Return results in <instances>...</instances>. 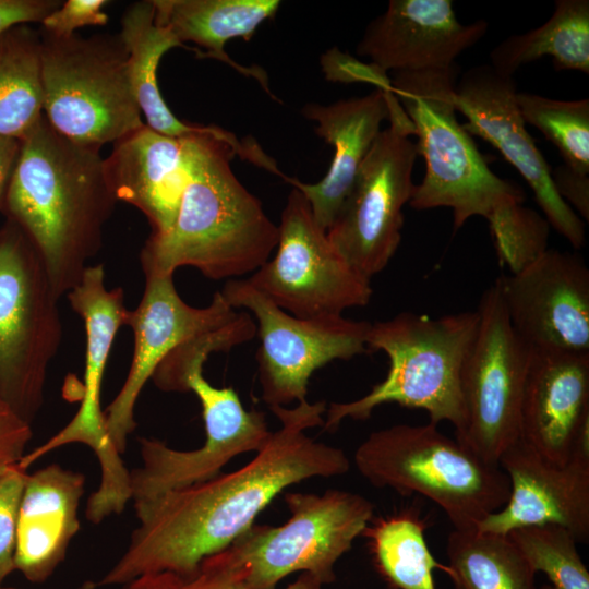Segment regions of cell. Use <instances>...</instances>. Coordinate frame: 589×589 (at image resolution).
Here are the masks:
<instances>
[{
    "label": "cell",
    "instance_id": "6da1fadb",
    "mask_svg": "<svg viewBox=\"0 0 589 589\" xmlns=\"http://www.w3.org/2000/svg\"><path fill=\"white\" fill-rule=\"evenodd\" d=\"M326 402L274 407L281 426L242 468L169 491L135 508L139 526L119 560L88 589L122 586L152 573L190 575L207 556L230 545L287 486L349 471L342 449L306 435L323 425Z\"/></svg>",
    "mask_w": 589,
    "mask_h": 589
},
{
    "label": "cell",
    "instance_id": "7a4b0ae2",
    "mask_svg": "<svg viewBox=\"0 0 589 589\" xmlns=\"http://www.w3.org/2000/svg\"><path fill=\"white\" fill-rule=\"evenodd\" d=\"M238 156L265 170L272 157L252 137L221 129L188 137V181L172 227L146 240L145 277L192 266L205 277L235 279L259 269L278 242V226L231 170Z\"/></svg>",
    "mask_w": 589,
    "mask_h": 589
},
{
    "label": "cell",
    "instance_id": "3957f363",
    "mask_svg": "<svg viewBox=\"0 0 589 589\" xmlns=\"http://www.w3.org/2000/svg\"><path fill=\"white\" fill-rule=\"evenodd\" d=\"M99 147L72 141L43 115L21 140L3 205L41 259L59 297L81 280L101 249L118 202Z\"/></svg>",
    "mask_w": 589,
    "mask_h": 589
},
{
    "label": "cell",
    "instance_id": "277c9868",
    "mask_svg": "<svg viewBox=\"0 0 589 589\" xmlns=\"http://www.w3.org/2000/svg\"><path fill=\"white\" fill-rule=\"evenodd\" d=\"M457 64L447 69L395 72L393 92L411 121L417 152L425 163L409 205L418 211L448 207L454 230L473 216L489 225L516 204L521 189L495 175L456 117Z\"/></svg>",
    "mask_w": 589,
    "mask_h": 589
},
{
    "label": "cell",
    "instance_id": "5b68a950",
    "mask_svg": "<svg viewBox=\"0 0 589 589\" xmlns=\"http://www.w3.org/2000/svg\"><path fill=\"white\" fill-rule=\"evenodd\" d=\"M478 322L476 310L438 318L402 312L371 324L366 348L386 353L387 375L357 400L332 402L324 430L335 431L347 418L366 420L376 407L395 402L422 409L431 423L448 421L459 431L464 423L460 372Z\"/></svg>",
    "mask_w": 589,
    "mask_h": 589
},
{
    "label": "cell",
    "instance_id": "8992f818",
    "mask_svg": "<svg viewBox=\"0 0 589 589\" xmlns=\"http://www.w3.org/2000/svg\"><path fill=\"white\" fill-rule=\"evenodd\" d=\"M354 464L375 488L433 501L458 530L477 528L506 504L510 491L498 465L486 462L431 422L371 433L357 448Z\"/></svg>",
    "mask_w": 589,
    "mask_h": 589
},
{
    "label": "cell",
    "instance_id": "52a82bcc",
    "mask_svg": "<svg viewBox=\"0 0 589 589\" xmlns=\"http://www.w3.org/2000/svg\"><path fill=\"white\" fill-rule=\"evenodd\" d=\"M290 518L281 526L252 525L225 550L204 558L250 589H276L296 572L323 586L336 580L337 561L373 519L364 496L330 489L323 494L288 492Z\"/></svg>",
    "mask_w": 589,
    "mask_h": 589
},
{
    "label": "cell",
    "instance_id": "ba28073f",
    "mask_svg": "<svg viewBox=\"0 0 589 589\" xmlns=\"http://www.w3.org/2000/svg\"><path fill=\"white\" fill-rule=\"evenodd\" d=\"M44 116L55 130L101 147L144 125L118 36L40 34Z\"/></svg>",
    "mask_w": 589,
    "mask_h": 589
},
{
    "label": "cell",
    "instance_id": "9c48e42d",
    "mask_svg": "<svg viewBox=\"0 0 589 589\" xmlns=\"http://www.w3.org/2000/svg\"><path fill=\"white\" fill-rule=\"evenodd\" d=\"M59 299L32 243L8 226L0 232V396L29 423L62 339Z\"/></svg>",
    "mask_w": 589,
    "mask_h": 589
},
{
    "label": "cell",
    "instance_id": "30bf717a",
    "mask_svg": "<svg viewBox=\"0 0 589 589\" xmlns=\"http://www.w3.org/2000/svg\"><path fill=\"white\" fill-rule=\"evenodd\" d=\"M67 296L72 310L83 320L86 333L81 406L68 424L25 454L20 462L27 469L62 446L73 443L88 446L98 459L100 482L87 500L85 516L89 522L100 524L111 515L121 514L131 501L130 471L107 436L100 405L105 366L128 309L124 306L122 288H106L103 264L89 265L80 283Z\"/></svg>",
    "mask_w": 589,
    "mask_h": 589
},
{
    "label": "cell",
    "instance_id": "8fae6325",
    "mask_svg": "<svg viewBox=\"0 0 589 589\" xmlns=\"http://www.w3.org/2000/svg\"><path fill=\"white\" fill-rule=\"evenodd\" d=\"M476 335L462 363L464 423L456 440L489 464L520 437V405L530 359L495 281L481 297Z\"/></svg>",
    "mask_w": 589,
    "mask_h": 589
},
{
    "label": "cell",
    "instance_id": "7c38bea8",
    "mask_svg": "<svg viewBox=\"0 0 589 589\" xmlns=\"http://www.w3.org/2000/svg\"><path fill=\"white\" fill-rule=\"evenodd\" d=\"M276 248L248 281L287 313L312 320L369 303L370 279L333 245L297 188L283 209Z\"/></svg>",
    "mask_w": 589,
    "mask_h": 589
},
{
    "label": "cell",
    "instance_id": "4fadbf2b",
    "mask_svg": "<svg viewBox=\"0 0 589 589\" xmlns=\"http://www.w3.org/2000/svg\"><path fill=\"white\" fill-rule=\"evenodd\" d=\"M220 292L232 308L245 309L256 318L259 383L269 409L306 400L310 377L317 369L369 351V322L342 315L296 317L248 279H229Z\"/></svg>",
    "mask_w": 589,
    "mask_h": 589
},
{
    "label": "cell",
    "instance_id": "5bb4252c",
    "mask_svg": "<svg viewBox=\"0 0 589 589\" xmlns=\"http://www.w3.org/2000/svg\"><path fill=\"white\" fill-rule=\"evenodd\" d=\"M409 118L390 119L362 160L353 187L327 236L366 278L383 271L401 240L402 207L409 203L418 152Z\"/></svg>",
    "mask_w": 589,
    "mask_h": 589
},
{
    "label": "cell",
    "instance_id": "9a60e30c",
    "mask_svg": "<svg viewBox=\"0 0 589 589\" xmlns=\"http://www.w3.org/2000/svg\"><path fill=\"white\" fill-rule=\"evenodd\" d=\"M182 392H192L202 406L206 438L192 450H178L156 438H140L142 464L130 471L133 508L160 495L209 480L233 457L260 452L268 442L265 414L247 410L232 387H215L193 363L181 375Z\"/></svg>",
    "mask_w": 589,
    "mask_h": 589
},
{
    "label": "cell",
    "instance_id": "2e32d148",
    "mask_svg": "<svg viewBox=\"0 0 589 589\" xmlns=\"http://www.w3.org/2000/svg\"><path fill=\"white\" fill-rule=\"evenodd\" d=\"M239 312L220 291L205 308L185 303L176 290L173 275L145 277V288L134 310H127L123 325L133 332V356L127 378L104 409L105 429L111 445L122 455L136 428L139 396L161 361L179 346L230 323Z\"/></svg>",
    "mask_w": 589,
    "mask_h": 589
},
{
    "label": "cell",
    "instance_id": "e0dca14e",
    "mask_svg": "<svg viewBox=\"0 0 589 589\" xmlns=\"http://www.w3.org/2000/svg\"><path fill=\"white\" fill-rule=\"evenodd\" d=\"M496 284L509 323L530 351L589 354V269L581 256L546 249Z\"/></svg>",
    "mask_w": 589,
    "mask_h": 589
},
{
    "label": "cell",
    "instance_id": "ac0fdd59",
    "mask_svg": "<svg viewBox=\"0 0 589 589\" xmlns=\"http://www.w3.org/2000/svg\"><path fill=\"white\" fill-rule=\"evenodd\" d=\"M517 92L513 76L481 64L457 80L454 104L467 118L464 129L490 143L516 168L533 191L549 225L574 249H580L586 241L585 221L557 194L551 168L520 115Z\"/></svg>",
    "mask_w": 589,
    "mask_h": 589
},
{
    "label": "cell",
    "instance_id": "d6986e66",
    "mask_svg": "<svg viewBox=\"0 0 589 589\" xmlns=\"http://www.w3.org/2000/svg\"><path fill=\"white\" fill-rule=\"evenodd\" d=\"M510 485L506 504L477 529L507 534L528 526L555 525L569 531L577 543L589 540V452H578L560 465L540 455L520 437L498 460Z\"/></svg>",
    "mask_w": 589,
    "mask_h": 589
},
{
    "label": "cell",
    "instance_id": "ffe728a7",
    "mask_svg": "<svg viewBox=\"0 0 589 589\" xmlns=\"http://www.w3.org/2000/svg\"><path fill=\"white\" fill-rule=\"evenodd\" d=\"M519 432L560 465L589 450V354L530 351Z\"/></svg>",
    "mask_w": 589,
    "mask_h": 589
},
{
    "label": "cell",
    "instance_id": "44dd1931",
    "mask_svg": "<svg viewBox=\"0 0 589 589\" xmlns=\"http://www.w3.org/2000/svg\"><path fill=\"white\" fill-rule=\"evenodd\" d=\"M489 24L458 21L452 0H390L357 46L385 72L447 69L485 35Z\"/></svg>",
    "mask_w": 589,
    "mask_h": 589
},
{
    "label": "cell",
    "instance_id": "7402d4cb",
    "mask_svg": "<svg viewBox=\"0 0 589 589\" xmlns=\"http://www.w3.org/2000/svg\"><path fill=\"white\" fill-rule=\"evenodd\" d=\"M396 100L394 92L374 88L363 97L329 105L311 103L302 108L303 116L316 123V134L334 147V157L326 175L316 183L286 180L306 197L315 220L326 231L341 211L360 165L382 131V123L389 120L390 106Z\"/></svg>",
    "mask_w": 589,
    "mask_h": 589
},
{
    "label": "cell",
    "instance_id": "603a6c76",
    "mask_svg": "<svg viewBox=\"0 0 589 589\" xmlns=\"http://www.w3.org/2000/svg\"><path fill=\"white\" fill-rule=\"evenodd\" d=\"M188 137L161 134L144 124L113 143L104 158L117 201L139 208L153 236L173 225L188 181Z\"/></svg>",
    "mask_w": 589,
    "mask_h": 589
},
{
    "label": "cell",
    "instance_id": "cb8c5ba5",
    "mask_svg": "<svg viewBox=\"0 0 589 589\" xmlns=\"http://www.w3.org/2000/svg\"><path fill=\"white\" fill-rule=\"evenodd\" d=\"M85 476L47 465L27 474L17 517L14 567L28 581H47L80 530Z\"/></svg>",
    "mask_w": 589,
    "mask_h": 589
},
{
    "label": "cell",
    "instance_id": "d4e9b609",
    "mask_svg": "<svg viewBox=\"0 0 589 589\" xmlns=\"http://www.w3.org/2000/svg\"><path fill=\"white\" fill-rule=\"evenodd\" d=\"M155 23L168 28L183 45L192 41L205 49L204 58L225 62L256 80L271 96L266 73L260 67H243L225 51L233 38L250 40L257 27L273 19L278 0H152Z\"/></svg>",
    "mask_w": 589,
    "mask_h": 589
},
{
    "label": "cell",
    "instance_id": "484cf974",
    "mask_svg": "<svg viewBox=\"0 0 589 589\" xmlns=\"http://www.w3.org/2000/svg\"><path fill=\"white\" fill-rule=\"evenodd\" d=\"M119 37L128 52V76L146 125L169 136L183 137L218 132L221 128L185 123L166 105L157 84L161 57L175 47L188 48L166 27L155 23L152 1L130 5L121 20Z\"/></svg>",
    "mask_w": 589,
    "mask_h": 589
},
{
    "label": "cell",
    "instance_id": "4316f807",
    "mask_svg": "<svg viewBox=\"0 0 589 589\" xmlns=\"http://www.w3.org/2000/svg\"><path fill=\"white\" fill-rule=\"evenodd\" d=\"M543 57H551L557 71L589 74L588 0H557L544 24L500 43L490 53V65L513 76L521 65Z\"/></svg>",
    "mask_w": 589,
    "mask_h": 589
},
{
    "label": "cell",
    "instance_id": "83f0119b",
    "mask_svg": "<svg viewBox=\"0 0 589 589\" xmlns=\"http://www.w3.org/2000/svg\"><path fill=\"white\" fill-rule=\"evenodd\" d=\"M40 34L27 25L0 35V135L24 139L44 115Z\"/></svg>",
    "mask_w": 589,
    "mask_h": 589
},
{
    "label": "cell",
    "instance_id": "f1b7e54d",
    "mask_svg": "<svg viewBox=\"0 0 589 589\" xmlns=\"http://www.w3.org/2000/svg\"><path fill=\"white\" fill-rule=\"evenodd\" d=\"M372 522L362 536L369 539L378 573L393 589H435V569L450 576V568L437 562L428 548V524L418 507Z\"/></svg>",
    "mask_w": 589,
    "mask_h": 589
},
{
    "label": "cell",
    "instance_id": "f546056e",
    "mask_svg": "<svg viewBox=\"0 0 589 589\" xmlns=\"http://www.w3.org/2000/svg\"><path fill=\"white\" fill-rule=\"evenodd\" d=\"M446 554L456 589H536V573L506 534L454 529Z\"/></svg>",
    "mask_w": 589,
    "mask_h": 589
},
{
    "label": "cell",
    "instance_id": "4dcf8cb0",
    "mask_svg": "<svg viewBox=\"0 0 589 589\" xmlns=\"http://www.w3.org/2000/svg\"><path fill=\"white\" fill-rule=\"evenodd\" d=\"M516 101L524 121L557 148L564 165L589 175V99L560 100L517 92Z\"/></svg>",
    "mask_w": 589,
    "mask_h": 589
},
{
    "label": "cell",
    "instance_id": "1f68e13d",
    "mask_svg": "<svg viewBox=\"0 0 589 589\" xmlns=\"http://www.w3.org/2000/svg\"><path fill=\"white\" fill-rule=\"evenodd\" d=\"M531 569L543 573L548 584L540 589H589V572L575 537L555 525L528 526L506 534Z\"/></svg>",
    "mask_w": 589,
    "mask_h": 589
},
{
    "label": "cell",
    "instance_id": "d6a6232c",
    "mask_svg": "<svg viewBox=\"0 0 589 589\" xmlns=\"http://www.w3.org/2000/svg\"><path fill=\"white\" fill-rule=\"evenodd\" d=\"M121 589H250L229 573L219 569L204 560L196 572L182 575L159 572L139 576ZM323 585L312 575L302 573L296 581L284 589H322Z\"/></svg>",
    "mask_w": 589,
    "mask_h": 589
},
{
    "label": "cell",
    "instance_id": "836d02e7",
    "mask_svg": "<svg viewBox=\"0 0 589 589\" xmlns=\"http://www.w3.org/2000/svg\"><path fill=\"white\" fill-rule=\"evenodd\" d=\"M26 470L20 461L0 466V585L15 570L17 517Z\"/></svg>",
    "mask_w": 589,
    "mask_h": 589
},
{
    "label": "cell",
    "instance_id": "e575fe53",
    "mask_svg": "<svg viewBox=\"0 0 589 589\" xmlns=\"http://www.w3.org/2000/svg\"><path fill=\"white\" fill-rule=\"evenodd\" d=\"M106 0H68L40 23L43 32L55 37H69L82 26H101L108 22L103 8Z\"/></svg>",
    "mask_w": 589,
    "mask_h": 589
},
{
    "label": "cell",
    "instance_id": "d590c367",
    "mask_svg": "<svg viewBox=\"0 0 589 589\" xmlns=\"http://www.w3.org/2000/svg\"><path fill=\"white\" fill-rule=\"evenodd\" d=\"M323 71L330 81L366 83L385 93H393L392 79L374 63H363L338 49L328 50L322 58Z\"/></svg>",
    "mask_w": 589,
    "mask_h": 589
},
{
    "label": "cell",
    "instance_id": "8d00e7d4",
    "mask_svg": "<svg viewBox=\"0 0 589 589\" xmlns=\"http://www.w3.org/2000/svg\"><path fill=\"white\" fill-rule=\"evenodd\" d=\"M32 436L31 423L0 396V466L19 462Z\"/></svg>",
    "mask_w": 589,
    "mask_h": 589
},
{
    "label": "cell",
    "instance_id": "74e56055",
    "mask_svg": "<svg viewBox=\"0 0 589 589\" xmlns=\"http://www.w3.org/2000/svg\"><path fill=\"white\" fill-rule=\"evenodd\" d=\"M554 188L561 199L585 221L589 220V176L566 165L551 170Z\"/></svg>",
    "mask_w": 589,
    "mask_h": 589
},
{
    "label": "cell",
    "instance_id": "f35d334b",
    "mask_svg": "<svg viewBox=\"0 0 589 589\" xmlns=\"http://www.w3.org/2000/svg\"><path fill=\"white\" fill-rule=\"evenodd\" d=\"M61 5L58 0H0V35L31 22H41Z\"/></svg>",
    "mask_w": 589,
    "mask_h": 589
},
{
    "label": "cell",
    "instance_id": "ab89813d",
    "mask_svg": "<svg viewBox=\"0 0 589 589\" xmlns=\"http://www.w3.org/2000/svg\"><path fill=\"white\" fill-rule=\"evenodd\" d=\"M20 148V140L0 135V207L3 205L8 184L19 158Z\"/></svg>",
    "mask_w": 589,
    "mask_h": 589
},
{
    "label": "cell",
    "instance_id": "60d3db41",
    "mask_svg": "<svg viewBox=\"0 0 589 589\" xmlns=\"http://www.w3.org/2000/svg\"><path fill=\"white\" fill-rule=\"evenodd\" d=\"M0 589H19V588L3 587L2 585H0Z\"/></svg>",
    "mask_w": 589,
    "mask_h": 589
}]
</instances>
